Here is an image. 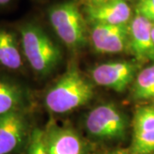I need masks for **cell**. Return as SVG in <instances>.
Segmentation results:
<instances>
[{
    "instance_id": "obj_15",
    "label": "cell",
    "mask_w": 154,
    "mask_h": 154,
    "mask_svg": "<svg viewBox=\"0 0 154 154\" xmlns=\"http://www.w3.org/2000/svg\"><path fill=\"white\" fill-rule=\"evenodd\" d=\"M134 132L154 130V107L143 106L139 108L133 120Z\"/></svg>"
},
{
    "instance_id": "obj_4",
    "label": "cell",
    "mask_w": 154,
    "mask_h": 154,
    "mask_svg": "<svg viewBox=\"0 0 154 154\" xmlns=\"http://www.w3.org/2000/svg\"><path fill=\"white\" fill-rule=\"evenodd\" d=\"M127 126L125 116L112 104L95 107L85 120L89 135L99 140H116L124 138Z\"/></svg>"
},
{
    "instance_id": "obj_3",
    "label": "cell",
    "mask_w": 154,
    "mask_h": 154,
    "mask_svg": "<svg viewBox=\"0 0 154 154\" xmlns=\"http://www.w3.org/2000/svg\"><path fill=\"white\" fill-rule=\"evenodd\" d=\"M49 20L63 44L73 50L86 44V24L75 0H67L49 10Z\"/></svg>"
},
{
    "instance_id": "obj_8",
    "label": "cell",
    "mask_w": 154,
    "mask_h": 154,
    "mask_svg": "<svg viewBox=\"0 0 154 154\" xmlns=\"http://www.w3.org/2000/svg\"><path fill=\"white\" fill-rule=\"evenodd\" d=\"M152 26V22L137 13L128 24V45L139 61H154Z\"/></svg>"
},
{
    "instance_id": "obj_10",
    "label": "cell",
    "mask_w": 154,
    "mask_h": 154,
    "mask_svg": "<svg viewBox=\"0 0 154 154\" xmlns=\"http://www.w3.org/2000/svg\"><path fill=\"white\" fill-rule=\"evenodd\" d=\"M45 133L50 154H85L82 139L71 128L51 125Z\"/></svg>"
},
{
    "instance_id": "obj_17",
    "label": "cell",
    "mask_w": 154,
    "mask_h": 154,
    "mask_svg": "<svg viewBox=\"0 0 154 154\" xmlns=\"http://www.w3.org/2000/svg\"><path fill=\"white\" fill-rule=\"evenodd\" d=\"M135 13L154 23V0H138Z\"/></svg>"
},
{
    "instance_id": "obj_12",
    "label": "cell",
    "mask_w": 154,
    "mask_h": 154,
    "mask_svg": "<svg viewBox=\"0 0 154 154\" xmlns=\"http://www.w3.org/2000/svg\"><path fill=\"white\" fill-rule=\"evenodd\" d=\"M23 102L22 90L17 84L0 81V115L19 110Z\"/></svg>"
},
{
    "instance_id": "obj_21",
    "label": "cell",
    "mask_w": 154,
    "mask_h": 154,
    "mask_svg": "<svg viewBox=\"0 0 154 154\" xmlns=\"http://www.w3.org/2000/svg\"><path fill=\"white\" fill-rule=\"evenodd\" d=\"M152 38L154 42V23H152Z\"/></svg>"
},
{
    "instance_id": "obj_7",
    "label": "cell",
    "mask_w": 154,
    "mask_h": 154,
    "mask_svg": "<svg viewBox=\"0 0 154 154\" xmlns=\"http://www.w3.org/2000/svg\"><path fill=\"white\" fill-rule=\"evenodd\" d=\"M28 128L26 117L20 110L0 115V154H11L20 148Z\"/></svg>"
},
{
    "instance_id": "obj_9",
    "label": "cell",
    "mask_w": 154,
    "mask_h": 154,
    "mask_svg": "<svg viewBox=\"0 0 154 154\" xmlns=\"http://www.w3.org/2000/svg\"><path fill=\"white\" fill-rule=\"evenodd\" d=\"M86 13L94 23L124 25L132 19V11L126 0H107L96 5L87 6Z\"/></svg>"
},
{
    "instance_id": "obj_18",
    "label": "cell",
    "mask_w": 154,
    "mask_h": 154,
    "mask_svg": "<svg viewBox=\"0 0 154 154\" xmlns=\"http://www.w3.org/2000/svg\"><path fill=\"white\" fill-rule=\"evenodd\" d=\"M101 154H133L130 150H124V149H116L113 151H109V152H105L104 153Z\"/></svg>"
},
{
    "instance_id": "obj_13",
    "label": "cell",
    "mask_w": 154,
    "mask_h": 154,
    "mask_svg": "<svg viewBox=\"0 0 154 154\" xmlns=\"http://www.w3.org/2000/svg\"><path fill=\"white\" fill-rule=\"evenodd\" d=\"M132 95L134 99H154V64L145 68L134 80Z\"/></svg>"
},
{
    "instance_id": "obj_6",
    "label": "cell",
    "mask_w": 154,
    "mask_h": 154,
    "mask_svg": "<svg viewBox=\"0 0 154 154\" xmlns=\"http://www.w3.org/2000/svg\"><path fill=\"white\" fill-rule=\"evenodd\" d=\"M90 37L96 51L103 54L119 53L128 45V24L109 25L94 23Z\"/></svg>"
},
{
    "instance_id": "obj_20",
    "label": "cell",
    "mask_w": 154,
    "mask_h": 154,
    "mask_svg": "<svg viewBox=\"0 0 154 154\" xmlns=\"http://www.w3.org/2000/svg\"><path fill=\"white\" fill-rule=\"evenodd\" d=\"M11 2V0H0V6L8 5Z\"/></svg>"
},
{
    "instance_id": "obj_19",
    "label": "cell",
    "mask_w": 154,
    "mask_h": 154,
    "mask_svg": "<svg viewBox=\"0 0 154 154\" xmlns=\"http://www.w3.org/2000/svg\"><path fill=\"white\" fill-rule=\"evenodd\" d=\"M84 3H86L87 6L89 5H99L101 3H104L107 0H82Z\"/></svg>"
},
{
    "instance_id": "obj_1",
    "label": "cell",
    "mask_w": 154,
    "mask_h": 154,
    "mask_svg": "<svg viewBox=\"0 0 154 154\" xmlns=\"http://www.w3.org/2000/svg\"><path fill=\"white\" fill-rule=\"evenodd\" d=\"M94 95L92 84L78 70L68 71L47 92L45 103L53 113H66L87 104Z\"/></svg>"
},
{
    "instance_id": "obj_22",
    "label": "cell",
    "mask_w": 154,
    "mask_h": 154,
    "mask_svg": "<svg viewBox=\"0 0 154 154\" xmlns=\"http://www.w3.org/2000/svg\"><path fill=\"white\" fill-rule=\"evenodd\" d=\"M152 106H153V107H154V99H153V105H152Z\"/></svg>"
},
{
    "instance_id": "obj_16",
    "label": "cell",
    "mask_w": 154,
    "mask_h": 154,
    "mask_svg": "<svg viewBox=\"0 0 154 154\" xmlns=\"http://www.w3.org/2000/svg\"><path fill=\"white\" fill-rule=\"evenodd\" d=\"M27 154H50L44 130L35 128L32 131L28 140Z\"/></svg>"
},
{
    "instance_id": "obj_2",
    "label": "cell",
    "mask_w": 154,
    "mask_h": 154,
    "mask_svg": "<svg viewBox=\"0 0 154 154\" xmlns=\"http://www.w3.org/2000/svg\"><path fill=\"white\" fill-rule=\"evenodd\" d=\"M22 51L28 63L39 75L52 71L61 60V51L44 30L33 23L20 28Z\"/></svg>"
},
{
    "instance_id": "obj_5",
    "label": "cell",
    "mask_w": 154,
    "mask_h": 154,
    "mask_svg": "<svg viewBox=\"0 0 154 154\" xmlns=\"http://www.w3.org/2000/svg\"><path fill=\"white\" fill-rule=\"evenodd\" d=\"M137 66L129 62H110L94 68L91 75L99 86L123 92L135 78Z\"/></svg>"
},
{
    "instance_id": "obj_11",
    "label": "cell",
    "mask_w": 154,
    "mask_h": 154,
    "mask_svg": "<svg viewBox=\"0 0 154 154\" xmlns=\"http://www.w3.org/2000/svg\"><path fill=\"white\" fill-rule=\"evenodd\" d=\"M0 64L13 70L20 69L22 65L16 36L6 29H0Z\"/></svg>"
},
{
    "instance_id": "obj_14",
    "label": "cell",
    "mask_w": 154,
    "mask_h": 154,
    "mask_svg": "<svg viewBox=\"0 0 154 154\" xmlns=\"http://www.w3.org/2000/svg\"><path fill=\"white\" fill-rule=\"evenodd\" d=\"M130 152L133 154L154 153V130L134 132Z\"/></svg>"
}]
</instances>
